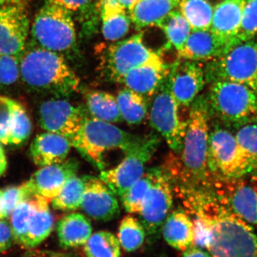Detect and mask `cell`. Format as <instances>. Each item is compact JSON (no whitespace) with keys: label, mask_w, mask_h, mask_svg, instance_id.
Returning <instances> with one entry per match:
<instances>
[{"label":"cell","mask_w":257,"mask_h":257,"mask_svg":"<svg viewBox=\"0 0 257 257\" xmlns=\"http://www.w3.org/2000/svg\"><path fill=\"white\" fill-rule=\"evenodd\" d=\"M187 213L207 232L206 247L212 257H257V236L251 224L236 215L212 189H179Z\"/></svg>","instance_id":"cell-1"},{"label":"cell","mask_w":257,"mask_h":257,"mask_svg":"<svg viewBox=\"0 0 257 257\" xmlns=\"http://www.w3.org/2000/svg\"><path fill=\"white\" fill-rule=\"evenodd\" d=\"M183 146L179 159L172 156L165 169L178 187L211 188L212 178L208 166V145L211 113L206 94L199 95L189 107Z\"/></svg>","instance_id":"cell-2"},{"label":"cell","mask_w":257,"mask_h":257,"mask_svg":"<svg viewBox=\"0 0 257 257\" xmlns=\"http://www.w3.org/2000/svg\"><path fill=\"white\" fill-rule=\"evenodd\" d=\"M20 79L30 89L62 97L78 89L80 79L63 55L27 45L20 56Z\"/></svg>","instance_id":"cell-3"},{"label":"cell","mask_w":257,"mask_h":257,"mask_svg":"<svg viewBox=\"0 0 257 257\" xmlns=\"http://www.w3.org/2000/svg\"><path fill=\"white\" fill-rule=\"evenodd\" d=\"M145 138L87 116L70 140L72 147L84 158L102 171L105 167L104 157L108 152L118 150L127 154L143 143Z\"/></svg>","instance_id":"cell-4"},{"label":"cell","mask_w":257,"mask_h":257,"mask_svg":"<svg viewBox=\"0 0 257 257\" xmlns=\"http://www.w3.org/2000/svg\"><path fill=\"white\" fill-rule=\"evenodd\" d=\"M211 115L236 128L257 123V93L243 84L217 81L206 94Z\"/></svg>","instance_id":"cell-5"},{"label":"cell","mask_w":257,"mask_h":257,"mask_svg":"<svg viewBox=\"0 0 257 257\" xmlns=\"http://www.w3.org/2000/svg\"><path fill=\"white\" fill-rule=\"evenodd\" d=\"M37 46L63 55L77 46V31L72 15L47 0L35 17L31 28Z\"/></svg>","instance_id":"cell-6"},{"label":"cell","mask_w":257,"mask_h":257,"mask_svg":"<svg viewBox=\"0 0 257 257\" xmlns=\"http://www.w3.org/2000/svg\"><path fill=\"white\" fill-rule=\"evenodd\" d=\"M206 82L226 81L243 84L257 93V43L254 38L208 61L204 67Z\"/></svg>","instance_id":"cell-7"},{"label":"cell","mask_w":257,"mask_h":257,"mask_svg":"<svg viewBox=\"0 0 257 257\" xmlns=\"http://www.w3.org/2000/svg\"><path fill=\"white\" fill-rule=\"evenodd\" d=\"M150 121L175 154L180 153L187 128V119L181 118V106L171 90L168 76L151 98Z\"/></svg>","instance_id":"cell-8"},{"label":"cell","mask_w":257,"mask_h":257,"mask_svg":"<svg viewBox=\"0 0 257 257\" xmlns=\"http://www.w3.org/2000/svg\"><path fill=\"white\" fill-rule=\"evenodd\" d=\"M160 144V139L157 135L145 137L143 143L126 154L119 165L110 170L101 171L99 178L115 195L121 197L143 177L147 164L157 152Z\"/></svg>","instance_id":"cell-9"},{"label":"cell","mask_w":257,"mask_h":257,"mask_svg":"<svg viewBox=\"0 0 257 257\" xmlns=\"http://www.w3.org/2000/svg\"><path fill=\"white\" fill-rule=\"evenodd\" d=\"M162 57L144 43L143 33L136 34L122 41L111 44L103 57L102 68L109 81L121 82L132 69Z\"/></svg>","instance_id":"cell-10"},{"label":"cell","mask_w":257,"mask_h":257,"mask_svg":"<svg viewBox=\"0 0 257 257\" xmlns=\"http://www.w3.org/2000/svg\"><path fill=\"white\" fill-rule=\"evenodd\" d=\"M208 166L212 180L239 178L248 175L235 135L220 126L210 130Z\"/></svg>","instance_id":"cell-11"},{"label":"cell","mask_w":257,"mask_h":257,"mask_svg":"<svg viewBox=\"0 0 257 257\" xmlns=\"http://www.w3.org/2000/svg\"><path fill=\"white\" fill-rule=\"evenodd\" d=\"M170 175L163 169H156L151 188L147 193L140 214V221L147 235L160 234L173 204V189Z\"/></svg>","instance_id":"cell-12"},{"label":"cell","mask_w":257,"mask_h":257,"mask_svg":"<svg viewBox=\"0 0 257 257\" xmlns=\"http://www.w3.org/2000/svg\"><path fill=\"white\" fill-rule=\"evenodd\" d=\"M243 177L214 179L211 189L236 215L257 226V187Z\"/></svg>","instance_id":"cell-13"},{"label":"cell","mask_w":257,"mask_h":257,"mask_svg":"<svg viewBox=\"0 0 257 257\" xmlns=\"http://www.w3.org/2000/svg\"><path fill=\"white\" fill-rule=\"evenodd\" d=\"M87 116L82 106L65 99H49L38 109V122L42 128L69 140L79 131Z\"/></svg>","instance_id":"cell-14"},{"label":"cell","mask_w":257,"mask_h":257,"mask_svg":"<svg viewBox=\"0 0 257 257\" xmlns=\"http://www.w3.org/2000/svg\"><path fill=\"white\" fill-rule=\"evenodd\" d=\"M30 29L23 4L0 7V53L20 57L28 45Z\"/></svg>","instance_id":"cell-15"},{"label":"cell","mask_w":257,"mask_h":257,"mask_svg":"<svg viewBox=\"0 0 257 257\" xmlns=\"http://www.w3.org/2000/svg\"><path fill=\"white\" fill-rule=\"evenodd\" d=\"M168 80L172 94L181 107H189L207 83L201 62L187 60L171 66Z\"/></svg>","instance_id":"cell-16"},{"label":"cell","mask_w":257,"mask_h":257,"mask_svg":"<svg viewBox=\"0 0 257 257\" xmlns=\"http://www.w3.org/2000/svg\"><path fill=\"white\" fill-rule=\"evenodd\" d=\"M82 205L84 212L96 221H109L119 216V203L114 192L100 179L85 176Z\"/></svg>","instance_id":"cell-17"},{"label":"cell","mask_w":257,"mask_h":257,"mask_svg":"<svg viewBox=\"0 0 257 257\" xmlns=\"http://www.w3.org/2000/svg\"><path fill=\"white\" fill-rule=\"evenodd\" d=\"M79 164L75 160L42 167L27 182L32 194L51 202L71 177L76 175Z\"/></svg>","instance_id":"cell-18"},{"label":"cell","mask_w":257,"mask_h":257,"mask_svg":"<svg viewBox=\"0 0 257 257\" xmlns=\"http://www.w3.org/2000/svg\"><path fill=\"white\" fill-rule=\"evenodd\" d=\"M246 0H223L214 8L210 30L228 51L237 35Z\"/></svg>","instance_id":"cell-19"},{"label":"cell","mask_w":257,"mask_h":257,"mask_svg":"<svg viewBox=\"0 0 257 257\" xmlns=\"http://www.w3.org/2000/svg\"><path fill=\"white\" fill-rule=\"evenodd\" d=\"M170 69L163 60L148 62L130 71L121 83L150 101L170 74Z\"/></svg>","instance_id":"cell-20"},{"label":"cell","mask_w":257,"mask_h":257,"mask_svg":"<svg viewBox=\"0 0 257 257\" xmlns=\"http://www.w3.org/2000/svg\"><path fill=\"white\" fill-rule=\"evenodd\" d=\"M72 147L69 139L47 132L34 139L30 145V157L35 165L46 167L65 160Z\"/></svg>","instance_id":"cell-21"},{"label":"cell","mask_w":257,"mask_h":257,"mask_svg":"<svg viewBox=\"0 0 257 257\" xmlns=\"http://www.w3.org/2000/svg\"><path fill=\"white\" fill-rule=\"evenodd\" d=\"M228 52L227 48L210 30L192 31L179 56L182 60L210 61Z\"/></svg>","instance_id":"cell-22"},{"label":"cell","mask_w":257,"mask_h":257,"mask_svg":"<svg viewBox=\"0 0 257 257\" xmlns=\"http://www.w3.org/2000/svg\"><path fill=\"white\" fill-rule=\"evenodd\" d=\"M162 232L165 241L175 249L183 251L194 244V222L188 213L182 209L169 214Z\"/></svg>","instance_id":"cell-23"},{"label":"cell","mask_w":257,"mask_h":257,"mask_svg":"<svg viewBox=\"0 0 257 257\" xmlns=\"http://www.w3.org/2000/svg\"><path fill=\"white\" fill-rule=\"evenodd\" d=\"M179 3V0H138L130 12L131 22L138 30L157 27L177 9Z\"/></svg>","instance_id":"cell-24"},{"label":"cell","mask_w":257,"mask_h":257,"mask_svg":"<svg viewBox=\"0 0 257 257\" xmlns=\"http://www.w3.org/2000/svg\"><path fill=\"white\" fill-rule=\"evenodd\" d=\"M57 236L61 247L72 248L84 246L92 234L90 221L80 213H71L57 224Z\"/></svg>","instance_id":"cell-25"},{"label":"cell","mask_w":257,"mask_h":257,"mask_svg":"<svg viewBox=\"0 0 257 257\" xmlns=\"http://www.w3.org/2000/svg\"><path fill=\"white\" fill-rule=\"evenodd\" d=\"M50 202L39 197L37 207L30 216L23 246L32 248L38 246L48 237L54 226V218L51 213Z\"/></svg>","instance_id":"cell-26"},{"label":"cell","mask_w":257,"mask_h":257,"mask_svg":"<svg viewBox=\"0 0 257 257\" xmlns=\"http://www.w3.org/2000/svg\"><path fill=\"white\" fill-rule=\"evenodd\" d=\"M87 107L92 117L106 122L123 121L116 96L104 91H90L86 95Z\"/></svg>","instance_id":"cell-27"},{"label":"cell","mask_w":257,"mask_h":257,"mask_svg":"<svg viewBox=\"0 0 257 257\" xmlns=\"http://www.w3.org/2000/svg\"><path fill=\"white\" fill-rule=\"evenodd\" d=\"M116 98L123 120L130 125L143 122L148 111L146 98L127 87L119 90Z\"/></svg>","instance_id":"cell-28"},{"label":"cell","mask_w":257,"mask_h":257,"mask_svg":"<svg viewBox=\"0 0 257 257\" xmlns=\"http://www.w3.org/2000/svg\"><path fill=\"white\" fill-rule=\"evenodd\" d=\"M178 8L192 31L210 30L214 8L209 0H179Z\"/></svg>","instance_id":"cell-29"},{"label":"cell","mask_w":257,"mask_h":257,"mask_svg":"<svg viewBox=\"0 0 257 257\" xmlns=\"http://www.w3.org/2000/svg\"><path fill=\"white\" fill-rule=\"evenodd\" d=\"M85 190L84 177L74 175L64 184L60 193L52 201V207L56 210H77L82 205Z\"/></svg>","instance_id":"cell-30"},{"label":"cell","mask_w":257,"mask_h":257,"mask_svg":"<svg viewBox=\"0 0 257 257\" xmlns=\"http://www.w3.org/2000/svg\"><path fill=\"white\" fill-rule=\"evenodd\" d=\"M157 27L163 30L171 46L175 47L178 52L183 49L192 32L188 21L177 9L170 13Z\"/></svg>","instance_id":"cell-31"},{"label":"cell","mask_w":257,"mask_h":257,"mask_svg":"<svg viewBox=\"0 0 257 257\" xmlns=\"http://www.w3.org/2000/svg\"><path fill=\"white\" fill-rule=\"evenodd\" d=\"M84 251L86 257H120L121 245L112 233L100 231L91 235Z\"/></svg>","instance_id":"cell-32"},{"label":"cell","mask_w":257,"mask_h":257,"mask_svg":"<svg viewBox=\"0 0 257 257\" xmlns=\"http://www.w3.org/2000/svg\"><path fill=\"white\" fill-rule=\"evenodd\" d=\"M156 169L147 170L143 177L120 197L125 210L130 214H139L141 211L145 197L153 183Z\"/></svg>","instance_id":"cell-33"},{"label":"cell","mask_w":257,"mask_h":257,"mask_svg":"<svg viewBox=\"0 0 257 257\" xmlns=\"http://www.w3.org/2000/svg\"><path fill=\"white\" fill-rule=\"evenodd\" d=\"M147 233L143 224L133 216H126L121 220L118 230L120 245L127 252H133L141 247Z\"/></svg>","instance_id":"cell-34"},{"label":"cell","mask_w":257,"mask_h":257,"mask_svg":"<svg viewBox=\"0 0 257 257\" xmlns=\"http://www.w3.org/2000/svg\"><path fill=\"white\" fill-rule=\"evenodd\" d=\"M101 31L105 40L118 41L128 33L131 24L130 13L126 10L100 13Z\"/></svg>","instance_id":"cell-35"},{"label":"cell","mask_w":257,"mask_h":257,"mask_svg":"<svg viewBox=\"0 0 257 257\" xmlns=\"http://www.w3.org/2000/svg\"><path fill=\"white\" fill-rule=\"evenodd\" d=\"M235 138L249 175L257 165V123L241 126Z\"/></svg>","instance_id":"cell-36"},{"label":"cell","mask_w":257,"mask_h":257,"mask_svg":"<svg viewBox=\"0 0 257 257\" xmlns=\"http://www.w3.org/2000/svg\"><path fill=\"white\" fill-rule=\"evenodd\" d=\"M39 196L33 195L20 203L10 216L15 241L23 246L30 216L37 207Z\"/></svg>","instance_id":"cell-37"},{"label":"cell","mask_w":257,"mask_h":257,"mask_svg":"<svg viewBox=\"0 0 257 257\" xmlns=\"http://www.w3.org/2000/svg\"><path fill=\"white\" fill-rule=\"evenodd\" d=\"M33 195L28 183L18 186H10L3 190L0 201V219H8L19 204Z\"/></svg>","instance_id":"cell-38"},{"label":"cell","mask_w":257,"mask_h":257,"mask_svg":"<svg viewBox=\"0 0 257 257\" xmlns=\"http://www.w3.org/2000/svg\"><path fill=\"white\" fill-rule=\"evenodd\" d=\"M257 35V0H246L239 31L233 47L252 40Z\"/></svg>","instance_id":"cell-39"},{"label":"cell","mask_w":257,"mask_h":257,"mask_svg":"<svg viewBox=\"0 0 257 257\" xmlns=\"http://www.w3.org/2000/svg\"><path fill=\"white\" fill-rule=\"evenodd\" d=\"M32 133V122L25 107L15 101L14 118L9 140V145H18L28 140Z\"/></svg>","instance_id":"cell-40"},{"label":"cell","mask_w":257,"mask_h":257,"mask_svg":"<svg viewBox=\"0 0 257 257\" xmlns=\"http://www.w3.org/2000/svg\"><path fill=\"white\" fill-rule=\"evenodd\" d=\"M20 64V57L0 53V89L11 87L18 82Z\"/></svg>","instance_id":"cell-41"},{"label":"cell","mask_w":257,"mask_h":257,"mask_svg":"<svg viewBox=\"0 0 257 257\" xmlns=\"http://www.w3.org/2000/svg\"><path fill=\"white\" fill-rule=\"evenodd\" d=\"M14 99L0 94V144L9 145L14 118Z\"/></svg>","instance_id":"cell-42"},{"label":"cell","mask_w":257,"mask_h":257,"mask_svg":"<svg viewBox=\"0 0 257 257\" xmlns=\"http://www.w3.org/2000/svg\"><path fill=\"white\" fill-rule=\"evenodd\" d=\"M67 10L72 16L86 13L92 7V0H48Z\"/></svg>","instance_id":"cell-43"},{"label":"cell","mask_w":257,"mask_h":257,"mask_svg":"<svg viewBox=\"0 0 257 257\" xmlns=\"http://www.w3.org/2000/svg\"><path fill=\"white\" fill-rule=\"evenodd\" d=\"M14 241L11 225L5 219H0V252L9 248Z\"/></svg>","instance_id":"cell-44"},{"label":"cell","mask_w":257,"mask_h":257,"mask_svg":"<svg viewBox=\"0 0 257 257\" xmlns=\"http://www.w3.org/2000/svg\"><path fill=\"white\" fill-rule=\"evenodd\" d=\"M181 257H212L209 251H206L197 245L192 246L183 251Z\"/></svg>","instance_id":"cell-45"},{"label":"cell","mask_w":257,"mask_h":257,"mask_svg":"<svg viewBox=\"0 0 257 257\" xmlns=\"http://www.w3.org/2000/svg\"><path fill=\"white\" fill-rule=\"evenodd\" d=\"M25 257H74L67 253H56L52 251H37L29 253Z\"/></svg>","instance_id":"cell-46"},{"label":"cell","mask_w":257,"mask_h":257,"mask_svg":"<svg viewBox=\"0 0 257 257\" xmlns=\"http://www.w3.org/2000/svg\"><path fill=\"white\" fill-rule=\"evenodd\" d=\"M8 168V160L3 145L0 144V177H2Z\"/></svg>","instance_id":"cell-47"},{"label":"cell","mask_w":257,"mask_h":257,"mask_svg":"<svg viewBox=\"0 0 257 257\" xmlns=\"http://www.w3.org/2000/svg\"><path fill=\"white\" fill-rule=\"evenodd\" d=\"M121 5L124 7L125 10L130 13L131 10L133 9L134 5L136 4L138 0H119Z\"/></svg>","instance_id":"cell-48"},{"label":"cell","mask_w":257,"mask_h":257,"mask_svg":"<svg viewBox=\"0 0 257 257\" xmlns=\"http://www.w3.org/2000/svg\"><path fill=\"white\" fill-rule=\"evenodd\" d=\"M25 1L26 0H0V7L9 5L23 4Z\"/></svg>","instance_id":"cell-49"},{"label":"cell","mask_w":257,"mask_h":257,"mask_svg":"<svg viewBox=\"0 0 257 257\" xmlns=\"http://www.w3.org/2000/svg\"><path fill=\"white\" fill-rule=\"evenodd\" d=\"M250 175V179L249 181L255 186V187H257V165L256 167L252 171H251Z\"/></svg>","instance_id":"cell-50"},{"label":"cell","mask_w":257,"mask_h":257,"mask_svg":"<svg viewBox=\"0 0 257 257\" xmlns=\"http://www.w3.org/2000/svg\"><path fill=\"white\" fill-rule=\"evenodd\" d=\"M2 194H3V190L0 189V201H1Z\"/></svg>","instance_id":"cell-51"},{"label":"cell","mask_w":257,"mask_h":257,"mask_svg":"<svg viewBox=\"0 0 257 257\" xmlns=\"http://www.w3.org/2000/svg\"><path fill=\"white\" fill-rule=\"evenodd\" d=\"M159 257H166L165 256H159Z\"/></svg>","instance_id":"cell-52"},{"label":"cell","mask_w":257,"mask_h":257,"mask_svg":"<svg viewBox=\"0 0 257 257\" xmlns=\"http://www.w3.org/2000/svg\"><path fill=\"white\" fill-rule=\"evenodd\" d=\"M256 43H257V37H256Z\"/></svg>","instance_id":"cell-53"}]
</instances>
